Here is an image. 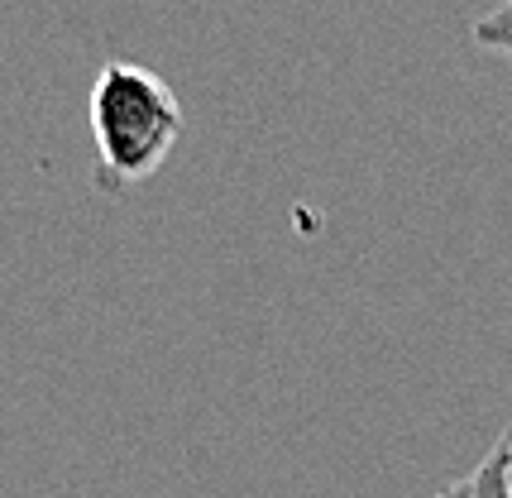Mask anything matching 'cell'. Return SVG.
<instances>
[{
    "instance_id": "obj_4",
    "label": "cell",
    "mask_w": 512,
    "mask_h": 498,
    "mask_svg": "<svg viewBox=\"0 0 512 498\" xmlns=\"http://www.w3.org/2000/svg\"><path fill=\"white\" fill-rule=\"evenodd\" d=\"M436 498H465V484H455V489H446V494H436Z\"/></svg>"
},
{
    "instance_id": "obj_2",
    "label": "cell",
    "mask_w": 512,
    "mask_h": 498,
    "mask_svg": "<svg viewBox=\"0 0 512 498\" xmlns=\"http://www.w3.org/2000/svg\"><path fill=\"white\" fill-rule=\"evenodd\" d=\"M465 498H512L508 441H503V436H498V446H493V451L479 460V470L465 479Z\"/></svg>"
},
{
    "instance_id": "obj_3",
    "label": "cell",
    "mask_w": 512,
    "mask_h": 498,
    "mask_svg": "<svg viewBox=\"0 0 512 498\" xmlns=\"http://www.w3.org/2000/svg\"><path fill=\"white\" fill-rule=\"evenodd\" d=\"M469 39L479 48H493V53H508L512 58V0H498L489 15H479L474 29H469Z\"/></svg>"
},
{
    "instance_id": "obj_1",
    "label": "cell",
    "mask_w": 512,
    "mask_h": 498,
    "mask_svg": "<svg viewBox=\"0 0 512 498\" xmlns=\"http://www.w3.org/2000/svg\"><path fill=\"white\" fill-rule=\"evenodd\" d=\"M87 125L101 187H130L168 163L182 135V106L154 68L106 63L91 82Z\"/></svg>"
}]
</instances>
